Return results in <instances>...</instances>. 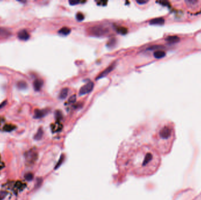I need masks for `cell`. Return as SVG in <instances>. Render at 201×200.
Masks as SVG:
<instances>
[{
  "label": "cell",
  "instance_id": "6da1fadb",
  "mask_svg": "<svg viewBox=\"0 0 201 200\" xmlns=\"http://www.w3.org/2000/svg\"><path fill=\"white\" fill-rule=\"evenodd\" d=\"M108 32L106 28L101 25H97L90 28V32L95 36H102Z\"/></svg>",
  "mask_w": 201,
  "mask_h": 200
},
{
  "label": "cell",
  "instance_id": "7a4b0ae2",
  "mask_svg": "<svg viewBox=\"0 0 201 200\" xmlns=\"http://www.w3.org/2000/svg\"><path fill=\"white\" fill-rule=\"evenodd\" d=\"M94 86V83L92 82L89 81L88 83H87L85 85L81 87L80 91V95H84L85 94H87L90 92L92 91L93 88Z\"/></svg>",
  "mask_w": 201,
  "mask_h": 200
},
{
  "label": "cell",
  "instance_id": "3957f363",
  "mask_svg": "<svg viewBox=\"0 0 201 200\" xmlns=\"http://www.w3.org/2000/svg\"><path fill=\"white\" fill-rule=\"evenodd\" d=\"M172 130L168 126H165L159 132V136L164 139H167L171 135Z\"/></svg>",
  "mask_w": 201,
  "mask_h": 200
},
{
  "label": "cell",
  "instance_id": "277c9868",
  "mask_svg": "<svg viewBox=\"0 0 201 200\" xmlns=\"http://www.w3.org/2000/svg\"><path fill=\"white\" fill-rule=\"evenodd\" d=\"M115 65H116L115 64V63L113 62L111 65H109V66L108 67L107 69H105V70L103 71V72H101L100 74L98 75V77H97L96 78L97 80H98V79H99L102 78V77L107 76V75H108L111 72H112V71L114 69V68L115 67Z\"/></svg>",
  "mask_w": 201,
  "mask_h": 200
},
{
  "label": "cell",
  "instance_id": "5b68a950",
  "mask_svg": "<svg viewBox=\"0 0 201 200\" xmlns=\"http://www.w3.org/2000/svg\"><path fill=\"white\" fill-rule=\"evenodd\" d=\"M18 37L22 41H27L30 38V34L25 29H22L18 32Z\"/></svg>",
  "mask_w": 201,
  "mask_h": 200
},
{
  "label": "cell",
  "instance_id": "8992f818",
  "mask_svg": "<svg viewBox=\"0 0 201 200\" xmlns=\"http://www.w3.org/2000/svg\"><path fill=\"white\" fill-rule=\"evenodd\" d=\"M48 109H43V110H39L36 109L35 111V114H34V118L36 119H40L44 116H45L48 113Z\"/></svg>",
  "mask_w": 201,
  "mask_h": 200
},
{
  "label": "cell",
  "instance_id": "52a82bcc",
  "mask_svg": "<svg viewBox=\"0 0 201 200\" xmlns=\"http://www.w3.org/2000/svg\"><path fill=\"white\" fill-rule=\"evenodd\" d=\"M44 84V82L42 79H36L34 82L33 85H34V88L36 91H39L41 89Z\"/></svg>",
  "mask_w": 201,
  "mask_h": 200
},
{
  "label": "cell",
  "instance_id": "ba28073f",
  "mask_svg": "<svg viewBox=\"0 0 201 200\" xmlns=\"http://www.w3.org/2000/svg\"><path fill=\"white\" fill-rule=\"evenodd\" d=\"M165 22V19L164 18L160 17V18H156L151 19L149 21V24L151 25H163Z\"/></svg>",
  "mask_w": 201,
  "mask_h": 200
},
{
  "label": "cell",
  "instance_id": "9c48e42d",
  "mask_svg": "<svg viewBox=\"0 0 201 200\" xmlns=\"http://www.w3.org/2000/svg\"><path fill=\"white\" fill-rule=\"evenodd\" d=\"M165 39L166 41L169 42L170 43H175V42H178L180 40V38L179 36L176 35H170L167 36Z\"/></svg>",
  "mask_w": 201,
  "mask_h": 200
},
{
  "label": "cell",
  "instance_id": "30bf717a",
  "mask_svg": "<svg viewBox=\"0 0 201 200\" xmlns=\"http://www.w3.org/2000/svg\"><path fill=\"white\" fill-rule=\"evenodd\" d=\"M71 30L70 28L68 27H62L58 31V34L62 35H67L70 34Z\"/></svg>",
  "mask_w": 201,
  "mask_h": 200
},
{
  "label": "cell",
  "instance_id": "8fae6325",
  "mask_svg": "<svg viewBox=\"0 0 201 200\" xmlns=\"http://www.w3.org/2000/svg\"><path fill=\"white\" fill-rule=\"evenodd\" d=\"M68 91L69 90L68 88H66V87L63 88L61 91L60 95H59V97H60L61 99H65L67 96V95H68Z\"/></svg>",
  "mask_w": 201,
  "mask_h": 200
},
{
  "label": "cell",
  "instance_id": "7c38bea8",
  "mask_svg": "<svg viewBox=\"0 0 201 200\" xmlns=\"http://www.w3.org/2000/svg\"><path fill=\"white\" fill-rule=\"evenodd\" d=\"M152 157H153V156H152V154L151 153H147V155H146L145 159H144L142 166H145L146 165H147L152 160Z\"/></svg>",
  "mask_w": 201,
  "mask_h": 200
},
{
  "label": "cell",
  "instance_id": "4fadbf2b",
  "mask_svg": "<svg viewBox=\"0 0 201 200\" xmlns=\"http://www.w3.org/2000/svg\"><path fill=\"white\" fill-rule=\"evenodd\" d=\"M166 53L163 51H156L154 53V56L156 58H162L165 56Z\"/></svg>",
  "mask_w": 201,
  "mask_h": 200
},
{
  "label": "cell",
  "instance_id": "5bb4252c",
  "mask_svg": "<svg viewBox=\"0 0 201 200\" xmlns=\"http://www.w3.org/2000/svg\"><path fill=\"white\" fill-rule=\"evenodd\" d=\"M42 136H43V130H42V128H40L37 133H36V134L34 136V138L36 140H39L42 138Z\"/></svg>",
  "mask_w": 201,
  "mask_h": 200
},
{
  "label": "cell",
  "instance_id": "9a60e30c",
  "mask_svg": "<svg viewBox=\"0 0 201 200\" xmlns=\"http://www.w3.org/2000/svg\"><path fill=\"white\" fill-rule=\"evenodd\" d=\"M117 31L118 32L119 34L125 35L127 34L128 29L125 27H123V26H118V27L117 28Z\"/></svg>",
  "mask_w": 201,
  "mask_h": 200
},
{
  "label": "cell",
  "instance_id": "2e32d148",
  "mask_svg": "<svg viewBox=\"0 0 201 200\" xmlns=\"http://www.w3.org/2000/svg\"><path fill=\"white\" fill-rule=\"evenodd\" d=\"M17 86L18 87L21 89H25L27 87V83H26L25 81H23L18 82Z\"/></svg>",
  "mask_w": 201,
  "mask_h": 200
},
{
  "label": "cell",
  "instance_id": "e0dca14e",
  "mask_svg": "<svg viewBox=\"0 0 201 200\" xmlns=\"http://www.w3.org/2000/svg\"><path fill=\"white\" fill-rule=\"evenodd\" d=\"M55 117H56V119H57V120H60L61 119H62V112H61V111H56L55 112Z\"/></svg>",
  "mask_w": 201,
  "mask_h": 200
},
{
  "label": "cell",
  "instance_id": "ac0fdd59",
  "mask_svg": "<svg viewBox=\"0 0 201 200\" xmlns=\"http://www.w3.org/2000/svg\"><path fill=\"white\" fill-rule=\"evenodd\" d=\"M76 19L78 20V21H82V20L84 19L85 17L82 13H78L76 14Z\"/></svg>",
  "mask_w": 201,
  "mask_h": 200
},
{
  "label": "cell",
  "instance_id": "d6986e66",
  "mask_svg": "<svg viewBox=\"0 0 201 200\" xmlns=\"http://www.w3.org/2000/svg\"><path fill=\"white\" fill-rule=\"evenodd\" d=\"M76 96L75 95H74L71 96L70 98H69L68 99V103H74L76 101Z\"/></svg>",
  "mask_w": 201,
  "mask_h": 200
},
{
  "label": "cell",
  "instance_id": "ffe728a7",
  "mask_svg": "<svg viewBox=\"0 0 201 200\" xmlns=\"http://www.w3.org/2000/svg\"><path fill=\"white\" fill-rule=\"evenodd\" d=\"M7 192L4 191H0V200H3L6 197H7Z\"/></svg>",
  "mask_w": 201,
  "mask_h": 200
},
{
  "label": "cell",
  "instance_id": "44dd1931",
  "mask_svg": "<svg viewBox=\"0 0 201 200\" xmlns=\"http://www.w3.org/2000/svg\"><path fill=\"white\" fill-rule=\"evenodd\" d=\"M25 178L27 179V180H28V181L31 180V179L33 178V175H32V174H31V173H28V174H27V175H26Z\"/></svg>",
  "mask_w": 201,
  "mask_h": 200
},
{
  "label": "cell",
  "instance_id": "7402d4cb",
  "mask_svg": "<svg viewBox=\"0 0 201 200\" xmlns=\"http://www.w3.org/2000/svg\"><path fill=\"white\" fill-rule=\"evenodd\" d=\"M69 3H70L71 5H74L80 3V1H78V0H70V1H69Z\"/></svg>",
  "mask_w": 201,
  "mask_h": 200
},
{
  "label": "cell",
  "instance_id": "603a6c76",
  "mask_svg": "<svg viewBox=\"0 0 201 200\" xmlns=\"http://www.w3.org/2000/svg\"><path fill=\"white\" fill-rule=\"evenodd\" d=\"M5 130H7V131H10V130H12L14 128L13 126H11V125H7L5 126Z\"/></svg>",
  "mask_w": 201,
  "mask_h": 200
},
{
  "label": "cell",
  "instance_id": "cb8c5ba5",
  "mask_svg": "<svg viewBox=\"0 0 201 200\" xmlns=\"http://www.w3.org/2000/svg\"><path fill=\"white\" fill-rule=\"evenodd\" d=\"M161 48H162V46H160V45H154V46H152L150 47V48H149V49L153 50V49H155Z\"/></svg>",
  "mask_w": 201,
  "mask_h": 200
},
{
  "label": "cell",
  "instance_id": "d4e9b609",
  "mask_svg": "<svg viewBox=\"0 0 201 200\" xmlns=\"http://www.w3.org/2000/svg\"><path fill=\"white\" fill-rule=\"evenodd\" d=\"M148 1L147 0H137V2L139 4H143L147 3Z\"/></svg>",
  "mask_w": 201,
  "mask_h": 200
},
{
  "label": "cell",
  "instance_id": "484cf974",
  "mask_svg": "<svg viewBox=\"0 0 201 200\" xmlns=\"http://www.w3.org/2000/svg\"><path fill=\"white\" fill-rule=\"evenodd\" d=\"M6 103H7V101H5L4 102L2 103L1 105H0V109H1L2 107H3L4 106L6 105Z\"/></svg>",
  "mask_w": 201,
  "mask_h": 200
},
{
  "label": "cell",
  "instance_id": "4316f807",
  "mask_svg": "<svg viewBox=\"0 0 201 200\" xmlns=\"http://www.w3.org/2000/svg\"><path fill=\"white\" fill-rule=\"evenodd\" d=\"M186 2H187V3H196V1H195V0H192V1H190V0H188V1H186Z\"/></svg>",
  "mask_w": 201,
  "mask_h": 200
}]
</instances>
